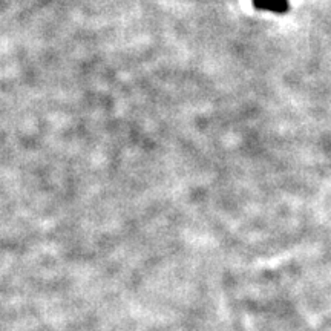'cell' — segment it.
Wrapping results in <instances>:
<instances>
[{
  "label": "cell",
  "instance_id": "6da1fadb",
  "mask_svg": "<svg viewBox=\"0 0 331 331\" xmlns=\"http://www.w3.org/2000/svg\"><path fill=\"white\" fill-rule=\"evenodd\" d=\"M255 5L261 10H270L274 13H285L288 10L287 0H255Z\"/></svg>",
  "mask_w": 331,
  "mask_h": 331
}]
</instances>
